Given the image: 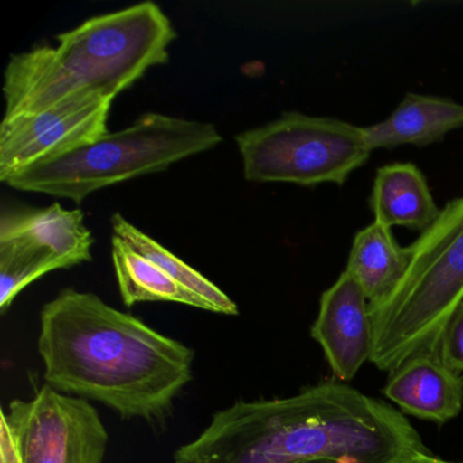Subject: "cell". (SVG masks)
Returning a JSON list of instances; mask_svg holds the SVG:
<instances>
[{
    "label": "cell",
    "instance_id": "cell-7",
    "mask_svg": "<svg viewBox=\"0 0 463 463\" xmlns=\"http://www.w3.org/2000/svg\"><path fill=\"white\" fill-rule=\"evenodd\" d=\"M20 463H104L109 433L89 401L44 386L2 411Z\"/></svg>",
    "mask_w": 463,
    "mask_h": 463
},
{
    "label": "cell",
    "instance_id": "cell-5",
    "mask_svg": "<svg viewBox=\"0 0 463 463\" xmlns=\"http://www.w3.org/2000/svg\"><path fill=\"white\" fill-rule=\"evenodd\" d=\"M235 142L250 183L341 186L373 153L363 127L300 112L283 113Z\"/></svg>",
    "mask_w": 463,
    "mask_h": 463
},
{
    "label": "cell",
    "instance_id": "cell-10",
    "mask_svg": "<svg viewBox=\"0 0 463 463\" xmlns=\"http://www.w3.org/2000/svg\"><path fill=\"white\" fill-rule=\"evenodd\" d=\"M389 373L383 394L405 413L444 424L462 411L463 378L439 354L413 357Z\"/></svg>",
    "mask_w": 463,
    "mask_h": 463
},
{
    "label": "cell",
    "instance_id": "cell-14",
    "mask_svg": "<svg viewBox=\"0 0 463 463\" xmlns=\"http://www.w3.org/2000/svg\"><path fill=\"white\" fill-rule=\"evenodd\" d=\"M408 260V249L395 241L392 229L373 221L354 235L345 270L359 284L371 307L394 291Z\"/></svg>",
    "mask_w": 463,
    "mask_h": 463
},
{
    "label": "cell",
    "instance_id": "cell-2",
    "mask_svg": "<svg viewBox=\"0 0 463 463\" xmlns=\"http://www.w3.org/2000/svg\"><path fill=\"white\" fill-rule=\"evenodd\" d=\"M37 349L47 386L150 424L172 413L196 357L191 346L99 295L72 288L42 308Z\"/></svg>",
    "mask_w": 463,
    "mask_h": 463
},
{
    "label": "cell",
    "instance_id": "cell-13",
    "mask_svg": "<svg viewBox=\"0 0 463 463\" xmlns=\"http://www.w3.org/2000/svg\"><path fill=\"white\" fill-rule=\"evenodd\" d=\"M370 208L373 221L390 229L398 226L419 232L440 213L424 175L413 164H392L378 169Z\"/></svg>",
    "mask_w": 463,
    "mask_h": 463
},
{
    "label": "cell",
    "instance_id": "cell-16",
    "mask_svg": "<svg viewBox=\"0 0 463 463\" xmlns=\"http://www.w3.org/2000/svg\"><path fill=\"white\" fill-rule=\"evenodd\" d=\"M110 224H112L115 237L120 238L137 253L158 265L178 283L203 298L213 307V313L223 314V316H238L240 314L237 303L226 292L222 291L210 279L205 278L199 270L178 259L161 243L148 237L142 230L127 221L121 213H115L110 219Z\"/></svg>",
    "mask_w": 463,
    "mask_h": 463
},
{
    "label": "cell",
    "instance_id": "cell-3",
    "mask_svg": "<svg viewBox=\"0 0 463 463\" xmlns=\"http://www.w3.org/2000/svg\"><path fill=\"white\" fill-rule=\"evenodd\" d=\"M406 249L400 283L370 307V362L387 373L413 357L439 354L444 330L463 303V196L447 203Z\"/></svg>",
    "mask_w": 463,
    "mask_h": 463
},
{
    "label": "cell",
    "instance_id": "cell-9",
    "mask_svg": "<svg viewBox=\"0 0 463 463\" xmlns=\"http://www.w3.org/2000/svg\"><path fill=\"white\" fill-rule=\"evenodd\" d=\"M310 333L341 382L354 379L370 360L373 338L370 302L346 270L322 294Z\"/></svg>",
    "mask_w": 463,
    "mask_h": 463
},
{
    "label": "cell",
    "instance_id": "cell-11",
    "mask_svg": "<svg viewBox=\"0 0 463 463\" xmlns=\"http://www.w3.org/2000/svg\"><path fill=\"white\" fill-rule=\"evenodd\" d=\"M0 238H24L50 249L67 269L93 260L94 238L80 208L66 210L61 203L45 208H4Z\"/></svg>",
    "mask_w": 463,
    "mask_h": 463
},
{
    "label": "cell",
    "instance_id": "cell-1",
    "mask_svg": "<svg viewBox=\"0 0 463 463\" xmlns=\"http://www.w3.org/2000/svg\"><path fill=\"white\" fill-rule=\"evenodd\" d=\"M432 455L397 409L340 382L216 411L173 463H411Z\"/></svg>",
    "mask_w": 463,
    "mask_h": 463
},
{
    "label": "cell",
    "instance_id": "cell-4",
    "mask_svg": "<svg viewBox=\"0 0 463 463\" xmlns=\"http://www.w3.org/2000/svg\"><path fill=\"white\" fill-rule=\"evenodd\" d=\"M222 142L213 124L146 113L132 126L13 175L7 185L82 203L99 189L164 172Z\"/></svg>",
    "mask_w": 463,
    "mask_h": 463
},
{
    "label": "cell",
    "instance_id": "cell-19",
    "mask_svg": "<svg viewBox=\"0 0 463 463\" xmlns=\"http://www.w3.org/2000/svg\"><path fill=\"white\" fill-rule=\"evenodd\" d=\"M0 463H20L9 430L0 425Z\"/></svg>",
    "mask_w": 463,
    "mask_h": 463
},
{
    "label": "cell",
    "instance_id": "cell-8",
    "mask_svg": "<svg viewBox=\"0 0 463 463\" xmlns=\"http://www.w3.org/2000/svg\"><path fill=\"white\" fill-rule=\"evenodd\" d=\"M113 99L86 93L59 107L4 118L0 124V181L39 162L89 145L108 132Z\"/></svg>",
    "mask_w": 463,
    "mask_h": 463
},
{
    "label": "cell",
    "instance_id": "cell-6",
    "mask_svg": "<svg viewBox=\"0 0 463 463\" xmlns=\"http://www.w3.org/2000/svg\"><path fill=\"white\" fill-rule=\"evenodd\" d=\"M175 37L166 13L147 0L83 21L56 36L55 51L86 89L115 99L151 67L169 61Z\"/></svg>",
    "mask_w": 463,
    "mask_h": 463
},
{
    "label": "cell",
    "instance_id": "cell-17",
    "mask_svg": "<svg viewBox=\"0 0 463 463\" xmlns=\"http://www.w3.org/2000/svg\"><path fill=\"white\" fill-rule=\"evenodd\" d=\"M67 269L50 249L24 238H0V311L6 313L15 298L48 273Z\"/></svg>",
    "mask_w": 463,
    "mask_h": 463
},
{
    "label": "cell",
    "instance_id": "cell-20",
    "mask_svg": "<svg viewBox=\"0 0 463 463\" xmlns=\"http://www.w3.org/2000/svg\"><path fill=\"white\" fill-rule=\"evenodd\" d=\"M411 463H460V462H449V460L440 459L436 458L435 455H428V457L419 458V459L413 460Z\"/></svg>",
    "mask_w": 463,
    "mask_h": 463
},
{
    "label": "cell",
    "instance_id": "cell-12",
    "mask_svg": "<svg viewBox=\"0 0 463 463\" xmlns=\"http://www.w3.org/2000/svg\"><path fill=\"white\" fill-rule=\"evenodd\" d=\"M459 128H463V104L408 93L386 120L365 127L364 134L371 150H392L405 145L425 147Z\"/></svg>",
    "mask_w": 463,
    "mask_h": 463
},
{
    "label": "cell",
    "instance_id": "cell-15",
    "mask_svg": "<svg viewBox=\"0 0 463 463\" xmlns=\"http://www.w3.org/2000/svg\"><path fill=\"white\" fill-rule=\"evenodd\" d=\"M112 260L121 299L127 307L145 302H172L213 313V307L203 298L115 235Z\"/></svg>",
    "mask_w": 463,
    "mask_h": 463
},
{
    "label": "cell",
    "instance_id": "cell-21",
    "mask_svg": "<svg viewBox=\"0 0 463 463\" xmlns=\"http://www.w3.org/2000/svg\"><path fill=\"white\" fill-rule=\"evenodd\" d=\"M294 463H338V462H335V460H330V459H314V460H302V462H294Z\"/></svg>",
    "mask_w": 463,
    "mask_h": 463
},
{
    "label": "cell",
    "instance_id": "cell-18",
    "mask_svg": "<svg viewBox=\"0 0 463 463\" xmlns=\"http://www.w3.org/2000/svg\"><path fill=\"white\" fill-rule=\"evenodd\" d=\"M439 356L455 373L463 371V303L447 325L439 346Z\"/></svg>",
    "mask_w": 463,
    "mask_h": 463
}]
</instances>
